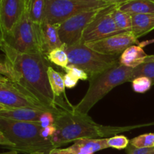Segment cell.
<instances>
[{
  "label": "cell",
  "instance_id": "cell-34",
  "mask_svg": "<svg viewBox=\"0 0 154 154\" xmlns=\"http://www.w3.org/2000/svg\"><path fill=\"white\" fill-rule=\"evenodd\" d=\"M49 154H74L72 153L70 150L66 149H60V148H54L50 152Z\"/></svg>",
  "mask_w": 154,
  "mask_h": 154
},
{
  "label": "cell",
  "instance_id": "cell-29",
  "mask_svg": "<svg viewBox=\"0 0 154 154\" xmlns=\"http://www.w3.org/2000/svg\"><path fill=\"white\" fill-rule=\"evenodd\" d=\"M127 154H154V147L149 148H136L131 144L126 147Z\"/></svg>",
  "mask_w": 154,
  "mask_h": 154
},
{
  "label": "cell",
  "instance_id": "cell-13",
  "mask_svg": "<svg viewBox=\"0 0 154 154\" xmlns=\"http://www.w3.org/2000/svg\"><path fill=\"white\" fill-rule=\"evenodd\" d=\"M59 25L43 23L41 26L42 51L44 55H48L51 51L64 46L59 35Z\"/></svg>",
  "mask_w": 154,
  "mask_h": 154
},
{
  "label": "cell",
  "instance_id": "cell-10",
  "mask_svg": "<svg viewBox=\"0 0 154 154\" xmlns=\"http://www.w3.org/2000/svg\"><path fill=\"white\" fill-rule=\"evenodd\" d=\"M0 105L9 108H32L50 111L31 96L21 91L11 81L0 84Z\"/></svg>",
  "mask_w": 154,
  "mask_h": 154
},
{
  "label": "cell",
  "instance_id": "cell-18",
  "mask_svg": "<svg viewBox=\"0 0 154 154\" xmlns=\"http://www.w3.org/2000/svg\"><path fill=\"white\" fill-rule=\"evenodd\" d=\"M132 32L138 39L154 29V14L132 15Z\"/></svg>",
  "mask_w": 154,
  "mask_h": 154
},
{
  "label": "cell",
  "instance_id": "cell-24",
  "mask_svg": "<svg viewBox=\"0 0 154 154\" xmlns=\"http://www.w3.org/2000/svg\"><path fill=\"white\" fill-rule=\"evenodd\" d=\"M129 144L136 148H149L154 147V133L141 135L129 141Z\"/></svg>",
  "mask_w": 154,
  "mask_h": 154
},
{
  "label": "cell",
  "instance_id": "cell-41",
  "mask_svg": "<svg viewBox=\"0 0 154 154\" xmlns=\"http://www.w3.org/2000/svg\"><path fill=\"white\" fill-rule=\"evenodd\" d=\"M5 108H6V107H5L4 105H0V111H2V110H4V109H5Z\"/></svg>",
  "mask_w": 154,
  "mask_h": 154
},
{
  "label": "cell",
  "instance_id": "cell-36",
  "mask_svg": "<svg viewBox=\"0 0 154 154\" xmlns=\"http://www.w3.org/2000/svg\"><path fill=\"white\" fill-rule=\"evenodd\" d=\"M153 42H154V39H153V40H150V41H144V42H139V43H138V45H139L141 48H144V47L147 46V45H149V44L153 43Z\"/></svg>",
  "mask_w": 154,
  "mask_h": 154
},
{
  "label": "cell",
  "instance_id": "cell-16",
  "mask_svg": "<svg viewBox=\"0 0 154 154\" xmlns=\"http://www.w3.org/2000/svg\"><path fill=\"white\" fill-rule=\"evenodd\" d=\"M147 54L142 48L138 45H134L126 48L119 58V63L126 67L135 68L144 63Z\"/></svg>",
  "mask_w": 154,
  "mask_h": 154
},
{
  "label": "cell",
  "instance_id": "cell-14",
  "mask_svg": "<svg viewBox=\"0 0 154 154\" xmlns=\"http://www.w3.org/2000/svg\"><path fill=\"white\" fill-rule=\"evenodd\" d=\"M106 148H109L107 138H82L74 141V144L68 147V150L74 154H94Z\"/></svg>",
  "mask_w": 154,
  "mask_h": 154
},
{
  "label": "cell",
  "instance_id": "cell-27",
  "mask_svg": "<svg viewBox=\"0 0 154 154\" xmlns=\"http://www.w3.org/2000/svg\"><path fill=\"white\" fill-rule=\"evenodd\" d=\"M66 73H69L72 75V76L75 77L78 80H82V81H86V80L89 79V76L82 69H79L78 67L72 66V65H69L67 67L65 68Z\"/></svg>",
  "mask_w": 154,
  "mask_h": 154
},
{
  "label": "cell",
  "instance_id": "cell-37",
  "mask_svg": "<svg viewBox=\"0 0 154 154\" xmlns=\"http://www.w3.org/2000/svg\"><path fill=\"white\" fill-rule=\"evenodd\" d=\"M148 62H154V54L153 55H147L144 60V63H148Z\"/></svg>",
  "mask_w": 154,
  "mask_h": 154
},
{
  "label": "cell",
  "instance_id": "cell-5",
  "mask_svg": "<svg viewBox=\"0 0 154 154\" xmlns=\"http://www.w3.org/2000/svg\"><path fill=\"white\" fill-rule=\"evenodd\" d=\"M69 57V65L82 69L89 78L97 75L118 65L120 56H109L99 54L90 49L83 42L72 45H65Z\"/></svg>",
  "mask_w": 154,
  "mask_h": 154
},
{
  "label": "cell",
  "instance_id": "cell-38",
  "mask_svg": "<svg viewBox=\"0 0 154 154\" xmlns=\"http://www.w3.org/2000/svg\"><path fill=\"white\" fill-rule=\"evenodd\" d=\"M102 1H104L105 2L108 3V4H116V3H118V2H120L122 1V0H102Z\"/></svg>",
  "mask_w": 154,
  "mask_h": 154
},
{
  "label": "cell",
  "instance_id": "cell-20",
  "mask_svg": "<svg viewBox=\"0 0 154 154\" xmlns=\"http://www.w3.org/2000/svg\"><path fill=\"white\" fill-rule=\"evenodd\" d=\"M46 0H32L29 4V17L38 26H42L45 20Z\"/></svg>",
  "mask_w": 154,
  "mask_h": 154
},
{
  "label": "cell",
  "instance_id": "cell-40",
  "mask_svg": "<svg viewBox=\"0 0 154 154\" xmlns=\"http://www.w3.org/2000/svg\"><path fill=\"white\" fill-rule=\"evenodd\" d=\"M17 153V152L14 151V150H11V152H10V153H0V154H16Z\"/></svg>",
  "mask_w": 154,
  "mask_h": 154
},
{
  "label": "cell",
  "instance_id": "cell-33",
  "mask_svg": "<svg viewBox=\"0 0 154 154\" xmlns=\"http://www.w3.org/2000/svg\"><path fill=\"white\" fill-rule=\"evenodd\" d=\"M0 144L1 145L7 146L9 148H11L12 147V144L6 138V137L5 136L4 134L2 133L1 130H0Z\"/></svg>",
  "mask_w": 154,
  "mask_h": 154
},
{
  "label": "cell",
  "instance_id": "cell-39",
  "mask_svg": "<svg viewBox=\"0 0 154 154\" xmlns=\"http://www.w3.org/2000/svg\"><path fill=\"white\" fill-rule=\"evenodd\" d=\"M23 1L25 3V7H29V4L32 0H23Z\"/></svg>",
  "mask_w": 154,
  "mask_h": 154
},
{
  "label": "cell",
  "instance_id": "cell-1",
  "mask_svg": "<svg viewBox=\"0 0 154 154\" xmlns=\"http://www.w3.org/2000/svg\"><path fill=\"white\" fill-rule=\"evenodd\" d=\"M0 48L5 54L4 63L11 73V81L21 91L55 114L74 108L67 99L57 98L53 93L45 55L20 53L2 40Z\"/></svg>",
  "mask_w": 154,
  "mask_h": 154
},
{
  "label": "cell",
  "instance_id": "cell-32",
  "mask_svg": "<svg viewBox=\"0 0 154 154\" xmlns=\"http://www.w3.org/2000/svg\"><path fill=\"white\" fill-rule=\"evenodd\" d=\"M0 74L5 75V76L7 77L8 78H9V79L11 81L12 76H11V73L10 70H9L8 68L7 67L5 63H2V62H0Z\"/></svg>",
  "mask_w": 154,
  "mask_h": 154
},
{
  "label": "cell",
  "instance_id": "cell-22",
  "mask_svg": "<svg viewBox=\"0 0 154 154\" xmlns=\"http://www.w3.org/2000/svg\"><path fill=\"white\" fill-rule=\"evenodd\" d=\"M47 58L51 63L63 69H65L69 65V57L65 51V45L51 51L49 54H48Z\"/></svg>",
  "mask_w": 154,
  "mask_h": 154
},
{
  "label": "cell",
  "instance_id": "cell-2",
  "mask_svg": "<svg viewBox=\"0 0 154 154\" xmlns=\"http://www.w3.org/2000/svg\"><path fill=\"white\" fill-rule=\"evenodd\" d=\"M54 125L57 131L51 138V141L55 148L82 138H107L137 127V126L120 127L98 124L88 114L76 112L74 108L56 114Z\"/></svg>",
  "mask_w": 154,
  "mask_h": 154
},
{
  "label": "cell",
  "instance_id": "cell-8",
  "mask_svg": "<svg viewBox=\"0 0 154 154\" xmlns=\"http://www.w3.org/2000/svg\"><path fill=\"white\" fill-rule=\"evenodd\" d=\"M118 3L110 5L99 11L83 33L82 42L84 43L96 42L110 36L126 32L117 28L113 17V12Z\"/></svg>",
  "mask_w": 154,
  "mask_h": 154
},
{
  "label": "cell",
  "instance_id": "cell-35",
  "mask_svg": "<svg viewBox=\"0 0 154 154\" xmlns=\"http://www.w3.org/2000/svg\"><path fill=\"white\" fill-rule=\"evenodd\" d=\"M11 81V80L9 78H8L7 77H5V75L0 74V84H8Z\"/></svg>",
  "mask_w": 154,
  "mask_h": 154
},
{
  "label": "cell",
  "instance_id": "cell-21",
  "mask_svg": "<svg viewBox=\"0 0 154 154\" xmlns=\"http://www.w3.org/2000/svg\"><path fill=\"white\" fill-rule=\"evenodd\" d=\"M119 3L113 12V17H114L116 26L119 29L123 32H132V15L120 11L118 8Z\"/></svg>",
  "mask_w": 154,
  "mask_h": 154
},
{
  "label": "cell",
  "instance_id": "cell-17",
  "mask_svg": "<svg viewBox=\"0 0 154 154\" xmlns=\"http://www.w3.org/2000/svg\"><path fill=\"white\" fill-rule=\"evenodd\" d=\"M118 8L130 15L154 14V0H127L119 3Z\"/></svg>",
  "mask_w": 154,
  "mask_h": 154
},
{
  "label": "cell",
  "instance_id": "cell-42",
  "mask_svg": "<svg viewBox=\"0 0 154 154\" xmlns=\"http://www.w3.org/2000/svg\"><path fill=\"white\" fill-rule=\"evenodd\" d=\"M122 1H127V0H122Z\"/></svg>",
  "mask_w": 154,
  "mask_h": 154
},
{
  "label": "cell",
  "instance_id": "cell-12",
  "mask_svg": "<svg viewBox=\"0 0 154 154\" xmlns=\"http://www.w3.org/2000/svg\"><path fill=\"white\" fill-rule=\"evenodd\" d=\"M25 10L23 0H1L0 40L10 36L20 20Z\"/></svg>",
  "mask_w": 154,
  "mask_h": 154
},
{
  "label": "cell",
  "instance_id": "cell-6",
  "mask_svg": "<svg viewBox=\"0 0 154 154\" xmlns=\"http://www.w3.org/2000/svg\"><path fill=\"white\" fill-rule=\"evenodd\" d=\"M29 8L25 7L22 17L12 34L2 41L20 53L43 54L41 26H36L31 20Z\"/></svg>",
  "mask_w": 154,
  "mask_h": 154
},
{
  "label": "cell",
  "instance_id": "cell-4",
  "mask_svg": "<svg viewBox=\"0 0 154 154\" xmlns=\"http://www.w3.org/2000/svg\"><path fill=\"white\" fill-rule=\"evenodd\" d=\"M133 69L119 63L111 69L89 78V88L81 102L74 106L76 112L87 114L90 110L111 90L125 82L132 81Z\"/></svg>",
  "mask_w": 154,
  "mask_h": 154
},
{
  "label": "cell",
  "instance_id": "cell-7",
  "mask_svg": "<svg viewBox=\"0 0 154 154\" xmlns=\"http://www.w3.org/2000/svg\"><path fill=\"white\" fill-rule=\"evenodd\" d=\"M110 4L102 0H46L44 23L60 24L81 12L102 8Z\"/></svg>",
  "mask_w": 154,
  "mask_h": 154
},
{
  "label": "cell",
  "instance_id": "cell-26",
  "mask_svg": "<svg viewBox=\"0 0 154 154\" xmlns=\"http://www.w3.org/2000/svg\"><path fill=\"white\" fill-rule=\"evenodd\" d=\"M108 144L109 147L122 150L126 149L129 144V141L124 135H114L108 138Z\"/></svg>",
  "mask_w": 154,
  "mask_h": 154
},
{
  "label": "cell",
  "instance_id": "cell-11",
  "mask_svg": "<svg viewBox=\"0 0 154 154\" xmlns=\"http://www.w3.org/2000/svg\"><path fill=\"white\" fill-rule=\"evenodd\" d=\"M139 43L132 32H126L96 42L84 43L90 49L109 56H120L129 47Z\"/></svg>",
  "mask_w": 154,
  "mask_h": 154
},
{
  "label": "cell",
  "instance_id": "cell-3",
  "mask_svg": "<svg viewBox=\"0 0 154 154\" xmlns=\"http://www.w3.org/2000/svg\"><path fill=\"white\" fill-rule=\"evenodd\" d=\"M39 122H26L0 117V130L12 144L11 150L27 154H49L54 149L51 140L42 136Z\"/></svg>",
  "mask_w": 154,
  "mask_h": 154
},
{
  "label": "cell",
  "instance_id": "cell-19",
  "mask_svg": "<svg viewBox=\"0 0 154 154\" xmlns=\"http://www.w3.org/2000/svg\"><path fill=\"white\" fill-rule=\"evenodd\" d=\"M48 80L53 93L57 98H65V84L63 81V75L57 72L51 66L48 69Z\"/></svg>",
  "mask_w": 154,
  "mask_h": 154
},
{
  "label": "cell",
  "instance_id": "cell-15",
  "mask_svg": "<svg viewBox=\"0 0 154 154\" xmlns=\"http://www.w3.org/2000/svg\"><path fill=\"white\" fill-rule=\"evenodd\" d=\"M44 111L32 108H9L0 111V117L26 122H39Z\"/></svg>",
  "mask_w": 154,
  "mask_h": 154
},
{
  "label": "cell",
  "instance_id": "cell-28",
  "mask_svg": "<svg viewBox=\"0 0 154 154\" xmlns=\"http://www.w3.org/2000/svg\"><path fill=\"white\" fill-rule=\"evenodd\" d=\"M55 115L56 114L51 111H45L39 119V123L42 128L54 125L55 122Z\"/></svg>",
  "mask_w": 154,
  "mask_h": 154
},
{
  "label": "cell",
  "instance_id": "cell-31",
  "mask_svg": "<svg viewBox=\"0 0 154 154\" xmlns=\"http://www.w3.org/2000/svg\"><path fill=\"white\" fill-rule=\"evenodd\" d=\"M56 131H57L56 126H54V125H51V126L42 128L41 134H42V136L44 138L48 140H51V138L52 137V135L55 133Z\"/></svg>",
  "mask_w": 154,
  "mask_h": 154
},
{
  "label": "cell",
  "instance_id": "cell-9",
  "mask_svg": "<svg viewBox=\"0 0 154 154\" xmlns=\"http://www.w3.org/2000/svg\"><path fill=\"white\" fill-rule=\"evenodd\" d=\"M102 8L87 11L75 14L59 25V35L66 46H72L82 42V36L87 26L96 17Z\"/></svg>",
  "mask_w": 154,
  "mask_h": 154
},
{
  "label": "cell",
  "instance_id": "cell-43",
  "mask_svg": "<svg viewBox=\"0 0 154 154\" xmlns=\"http://www.w3.org/2000/svg\"><path fill=\"white\" fill-rule=\"evenodd\" d=\"M0 3H1V0H0Z\"/></svg>",
  "mask_w": 154,
  "mask_h": 154
},
{
  "label": "cell",
  "instance_id": "cell-30",
  "mask_svg": "<svg viewBox=\"0 0 154 154\" xmlns=\"http://www.w3.org/2000/svg\"><path fill=\"white\" fill-rule=\"evenodd\" d=\"M63 81H64L65 87H67V88L72 89L74 88L77 85L79 80L75 78V77H73L70 74L66 73V75H63Z\"/></svg>",
  "mask_w": 154,
  "mask_h": 154
},
{
  "label": "cell",
  "instance_id": "cell-25",
  "mask_svg": "<svg viewBox=\"0 0 154 154\" xmlns=\"http://www.w3.org/2000/svg\"><path fill=\"white\" fill-rule=\"evenodd\" d=\"M132 85L134 91L138 93H144L151 88L153 84L148 78L141 76L132 80Z\"/></svg>",
  "mask_w": 154,
  "mask_h": 154
},
{
  "label": "cell",
  "instance_id": "cell-23",
  "mask_svg": "<svg viewBox=\"0 0 154 154\" xmlns=\"http://www.w3.org/2000/svg\"><path fill=\"white\" fill-rule=\"evenodd\" d=\"M147 77L154 84V62H148L140 65L133 69L132 75V81L138 77Z\"/></svg>",
  "mask_w": 154,
  "mask_h": 154
}]
</instances>
